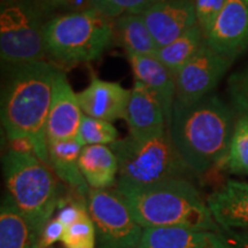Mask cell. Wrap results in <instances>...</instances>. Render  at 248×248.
Here are the masks:
<instances>
[{"instance_id":"1","label":"cell","mask_w":248,"mask_h":248,"mask_svg":"<svg viewBox=\"0 0 248 248\" xmlns=\"http://www.w3.org/2000/svg\"><path fill=\"white\" fill-rule=\"evenodd\" d=\"M59 70L45 60L7 67L1 91V124L8 140L30 138L36 156L47 164V119Z\"/></svg>"},{"instance_id":"2","label":"cell","mask_w":248,"mask_h":248,"mask_svg":"<svg viewBox=\"0 0 248 248\" xmlns=\"http://www.w3.org/2000/svg\"><path fill=\"white\" fill-rule=\"evenodd\" d=\"M235 111L218 95L191 104L175 101L168 130L184 162L202 175L226 160L235 126Z\"/></svg>"},{"instance_id":"3","label":"cell","mask_w":248,"mask_h":248,"mask_svg":"<svg viewBox=\"0 0 248 248\" xmlns=\"http://www.w3.org/2000/svg\"><path fill=\"white\" fill-rule=\"evenodd\" d=\"M115 191L142 229L183 226L203 231L221 230L207 201L188 179L145 186L116 183Z\"/></svg>"},{"instance_id":"4","label":"cell","mask_w":248,"mask_h":248,"mask_svg":"<svg viewBox=\"0 0 248 248\" xmlns=\"http://www.w3.org/2000/svg\"><path fill=\"white\" fill-rule=\"evenodd\" d=\"M114 37L110 17L93 7L57 16L44 27L46 54L55 66L66 68L97 60Z\"/></svg>"},{"instance_id":"5","label":"cell","mask_w":248,"mask_h":248,"mask_svg":"<svg viewBox=\"0 0 248 248\" xmlns=\"http://www.w3.org/2000/svg\"><path fill=\"white\" fill-rule=\"evenodd\" d=\"M2 167L9 197L40 237L60 203L53 169L35 154L11 150L4 156Z\"/></svg>"},{"instance_id":"6","label":"cell","mask_w":248,"mask_h":248,"mask_svg":"<svg viewBox=\"0 0 248 248\" xmlns=\"http://www.w3.org/2000/svg\"><path fill=\"white\" fill-rule=\"evenodd\" d=\"M119 162L117 183L136 186L188 179L193 172L179 154L169 130L148 139L128 136L110 145Z\"/></svg>"},{"instance_id":"7","label":"cell","mask_w":248,"mask_h":248,"mask_svg":"<svg viewBox=\"0 0 248 248\" xmlns=\"http://www.w3.org/2000/svg\"><path fill=\"white\" fill-rule=\"evenodd\" d=\"M44 27L38 14L24 2H12L0 13V57L5 68L44 61Z\"/></svg>"},{"instance_id":"8","label":"cell","mask_w":248,"mask_h":248,"mask_svg":"<svg viewBox=\"0 0 248 248\" xmlns=\"http://www.w3.org/2000/svg\"><path fill=\"white\" fill-rule=\"evenodd\" d=\"M88 210L95 229L97 248H137L144 229L116 191L90 188Z\"/></svg>"},{"instance_id":"9","label":"cell","mask_w":248,"mask_h":248,"mask_svg":"<svg viewBox=\"0 0 248 248\" xmlns=\"http://www.w3.org/2000/svg\"><path fill=\"white\" fill-rule=\"evenodd\" d=\"M232 62L210 48L204 42L200 51L175 75L176 101L191 104L210 94Z\"/></svg>"},{"instance_id":"10","label":"cell","mask_w":248,"mask_h":248,"mask_svg":"<svg viewBox=\"0 0 248 248\" xmlns=\"http://www.w3.org/2000/svg\"><path fill=\"white\" fill-rule=\"evenodd\" d=\"M210 48L233 61L248 48V4L226 0V4L206 36Z\"/></svg>"},{"instance_id":"11","label":"cell","mask_w":248,"mask_h":248,"mask_svg":"<svg viewBox=\"0 0 248 248\" xmlns=\"http://www.w3.org/2000/svg\"><path fill=\"white\" fill-rule=\"evenodd\" d=\"M140 15L159 47L170 44L198 24L194 0H162Z\"/></svg>"},{"instance_id":"12","label":"cell","mask_w":248,"mask_h":248,"mask_svg":"<svg viewBox=\"0 0 248 248\" xmlns=\"http://www.w3.org/2000/svg\"><path fill=\"white\" fill-rule=\"evenodd\" d=\"M83 116L77 93L74 92L66 74L59 70L47 119V140L76 139Z\"/></svg>"},{"instance_id":"13","label":"cell","mask_w":248,"mask_h":248,"mask_svg":"<svg viewBox=\"0 0 248 248\" xmlns=\"http://www.w3.org/2000/svg\"><path fill=\"white\" fill-rule=\"evenodd\" d=\"M130 95L131 91L120 83L93 76L90 84L77 93V99L84 115L111 123L125 119Z\"/></svg>"},{"instance_id":"14","label":"cell","mask_w":248,"mask_h":248,"mask_svg":"<svg viewBox=\"0 0 248 248\" xmlns=\"http://www.w3.org/2000/svg\"><path fill=\"white\" fill-rule=\"evenodd\" d=\"M124 120L129 125V136L136 139L157 137L168 131L160 101L139 80H135Z\"/></svg>"},{"instance_id":"15","label":"cell","mask_w":248,"mask_h":248,"mask_svg":"<svg viewBox=\"0 0 248 248\" xmlns=\"http://www.w3.org/2000/svg\"><path fill=\"white\" fill-rule=\"evenodd\" d=\"M126 57L136 80L142 83L160 101L169 126L177 93L175 75L156 57L131 53Z\"/></svg>"},{"instance_id":"16","label":"cell","mask_w":248,"mask_h":248,"mask_svg":"<svg viewBox=\"0 0 248 248\" xmlns=\"http://www.w3.org/2000/svg\"><path fill=\"white\" fill-rule=\"evenodd\" d=\"M207 204L221 228L248 232V183L228 181L209 195Z\"/></svg>"},{"instance_id":"17","label":"cell","mask_w":248,"mask_h":248,"mask_svg":"<svg viewBox=\"0 0 248 248\" xmlns=\"http://www.w3.org/2000/svg\"><path fill=\"white\" fill-rule=\"evenodd\" d=\"M137 248H224L218 232L183 226L144 229Z\"/></svg>"},{"instance_id":"18","label":"cell","mask_w":248,"mask_h":248,"mask_svg":"<svg viewBox=\"0 0 248 248\" xmlns=\"http://www.w3.org/2000/svg\"><path fill=\"white\" fill-rule=\"evenodd\" d=\"M83 147L77 138L69 140H48V160L55 175L83 199H88L90 187L80 172L78 163Z\"/></svg>"},{"instance_id":"19","label":"cell","mask_w":248,"mask_h":248,"mask_svg":"<svg viewBox=\"0 0 248 248\" xmlns=\"http://www.w3.org/2000/svg\"><path fill=\"white\" fill-rule=\"evenodd\" d=\"M78 163L80 172L90 188L107 190L116 185L119 162L110 147L106 145L84 146Z\"/></svg>"},{"instance_id":"20","label":"cell","mask_w":248,"mask_h":248,"mask_svg":"<svg viewBox=\"0 0 248 248\" xmlns=\"http://www.w3.org/2000/svg\"><path fill=\"white\" fill-rule=\"evenodd\" d=\"M39 234L6 194L0 207V248H38Z\"/></svg>"},{"instance_id":"21","label":"cell","mask_w":248,"mask_h":248,"mask_svg":"<svg viewBox=\"0 0 248 248\" xmlns=\"http://www.w3.org/2000/svg\"><path fill=\"white\" fill-rule=\"evenodd\" d=\"M114 30L117 42L123 46L126 54L156 57L160 47L140 14L121 15L114 24Z\"/></svg>"},{"instance_id":"22","label":"cell","mask_w":248,"mask_h":248,"mask_svg":"<svg viewBox=\"0 0 248 248\" xmlns=\"http://www.w3.org/2000/svg\"><path fill=\"white\" fill-rule=\"evenodd\" d=\"M206 42L203 31L199 24H195L184 35L178 37L170 44L160 47L156 58L162 62L173 75L194 57Z\"/></svg>"},{"instance_id":"23","label":"cell","mask_w":248,"mask_h":248,"mask_svg":"<svg viewBox=\"0 0 248 248\" xmlns=\"http://www.w3.org/2000/svg\"><path fill=\"white\" fill-rule=\"evenodd\" d=\"M225 162L231 172L248 175V117H239L235 122Z\"/></svg>"},{"instance_id":"24","label":"cell","mask_w":248,"mask_h":248,"mask_svg":"<svg viewBox=\"0 0 248 248\" xmlns=\"http://www.w3.org/2000/svg\"><path fill=\"white\" fill-rule=\"evenodd\" d=\"M77 139L83 146H89V145L107 146L119 140V132L110 122L84 115L80 123Z\"/></svg>"},{"instance_id":"25","label":"cell","mask_w":248,"mask_h":248,"mask_svg":"<svg viewBox=\"0 0 248 248\" xmlns=\"http://www.w3.org/2000/svg\"><path fill=\"white\" fill-rule=\"evenodd\" d=\"M61 241L66 248H95V229L89 212L64 229Z\"/></svg>"},{"instance_id":"26","label":"cell","mask_w":248,"mask_h":248,"mask_svg":"<svg viewBox=\"0 0 248 248\" xmlns=\"http://www.w3.org/2000/svg\"><path fill=\"white\" fill-rule=\"evenodd\" d=\"M93 8L108 17H119L121 15L133 13L140 14L151 6L162 0H90Z\"/></svg>"},{"instance_id":"27","label":"cell","mask_w":248,"mask_h":248,"mask_svg":"<svg viewBox=\"0 0 248 248\" xmlns=\"http://www.w3.org/2000/svg\"><path fill=\"white\" fill-rule=\"evenodd\" d=\"M228 88L235 114L239 117H248V67L229 78Z\"/></svg>"},{"instance_id":"28","label":"cell","mask_w":248,"mask_h":248,"mask_svg":"<svg viewBox=\"0 0 248 248\" xmlns=\"http://www.w3.org/2000/svg\"><path fill=\"white\" fill-rule=\"evenodd\" d=\"M226 0H194L197 22L203 31L204 36L224 8Z\"/></svg>"},{"instance_id":"29","label":"cell","mask_w":248,"mask_h":248,"mask_svg":"<svg viewBox=\"0 0 248 248\" xmlns=\"http://www.w3.org/2000/svg\"><path fill=\"white\" fill-rule=\"evenodd\" d=\"M60 210H59L57 218L63 224L64 228L73 225L78 219H80L84 214L89 212L88 204L84 202H69V203H59Z\"/></svg>"},{"instance_id":"30","label":"cell","mask_w":248,"mask_h":248,"mask_svg":"<svg viewBox=\"0 0 248 248\" xmlns=\"http://www.w3.org/2000/svg\"><path fill=\"white\" fill-rule=\"evenodd\" d=\"M64 229L66 228L58 218L51 219L40 234L38 248H49L53 246L57 241H61Z\"/></svg>"},{"instance_id":"31","label":"cell","mask_w":248,"mask_h":248,"mask_svg":"<svg viewBox=\"0 0 248 248\" xmlns=\"http://www.w3.org/2000/svg\"><path fill=\"white\" fill-rule=\"evenodd\" d=\"M224 248H248V232L221 228L218 231Z\"/></svg>"},{"instance_id":"32","label":"cell","mask_w":248,"mask_h":248,"mask_svg":"<svg viewBox=\"0 0 248 248\" xmlns=\"http://www.w3.org/2000/svg\"><path fill=\"white\" fill-rule=\"evenodd\" d=\"M9 146H11V151L16 152V153L36 155L35 144L28 137H18L12 139V140H9Z\"/></svg>"},{"instance_id":"33","label":"cell","mask_w":248,"mask_h":248,"mask_svg":"<svg viewBox=\"0 0 248 248\" xmlns=\"http://www.w3.org/2000/svg\"><path fill=\"white\" fill-rule=\"evenodd\" d=\"M47 1L53 5H69L73 1H75V0H47Z\"/></svg>"},{"instance_id":"34","label":"cell","mask_w":248,"mask_h":248,"mask_svg":"<svg viewBox=\"0 0 248 248\" xmlns=\"http://www.w3.org/2000/svg\"><path fill=\"white\" fill-rule=\"evenodd\" d=\"M49 248H58V247H53V246H52V247H49Z\"/></svg>"},{"instance_id":"35","label":"cell","mask_w":248,"mask_h":248,"mask_svg":"<svg viewBox=\"0 0 248 248\" xmlns=\"http://www.w3.org/2000/svg\"><path fill=\"white\" fill-rule=\"evenodd\" d=\"M245 1H246V2H247V4H248V0H245Z\"/></svg>"}]
</instances>
